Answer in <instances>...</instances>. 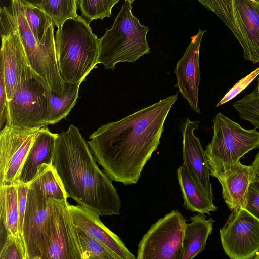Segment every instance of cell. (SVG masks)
<instances>
[{
  "mask_svg": "<svg viewBox=\"0 0 259 259\" xmlns=\"http://www.w3.org/2000/svg\"><path fill=\"white\" fill-rule=\"evenodd\" d=\"M58 135L51 132L47 127L39 130L16 181L28 184L35 177L39 166L53 164Z\"/></svg>",
  "mask_w": 259,
  "mask_h": 259,
  "instance_id": "ac0fdd59",
  "label": "cell"
},
{
  "mask_svg": "<svg viewBox=\"0 0 259 259\" xmlns=\"http://www.w3.org/2000/svg\"><path fill=\"white\" fill-rule=\"evenodd\" d=\"M7 104V96L6 90L3 74L0 69V128L6 120V112Z\"/></svg>",
  "mask_w": 259,
  "mask_h": 259,
  "instance_id": "836d02e7",
  "label": "cell"
},
{
  "mask_svg": "<svg viewBox=\"0 0 259 259\" xmlns=\"http://www.w3.org/2000/svg\"><path fill=\"white\" fill-rule=\"evenodd\" d=\"M199 121L186 118L181 126L183 135V165L191 172L199 185L213 200L212 185L209 180L210 171L205 151L194 131L199 127Z\"/></svg>",
  "mask_w": 259,
  "mask_h": 259,
  "instance_id": "9a60e30c",
  "label": "cell"
},
{
  "mask_svg": "<svg viewBox=\"0 0 259 259\" xmlns=\"http://www.w3.org/2000/svg\"><path fill=\"white\" fill-rule=\"evenodd\" d=\"M10 6L29 65L47 82L51 91L62 94L65 82L58 68L53 24L50 25L43 38L39 41L28 25L19 0H11Z\"/></svg>",
  "mask_w": 259,
  "mask_h": 259,
  "instance_id": "52a82bcc",
  "label": "cell"
},
{
  "mask_svg": "<svg viewBox=\"0 0 259 259\" xmlns=\"http://www.w3.org/2000/svg\"><path fill=\"white\" fill-rule=\"evenodd\" d=\"M206 8L214 12L230 29L241 47L243 38L240 29L235 0H198Z\"/></svg>",
  "mask_w": 259,
  "mask_h": 259,
  "instance_id": "cb8c5ba5",
  "label": "cell"
},
{
  "mask_svg": "<svg viewBox=\"0 0 259 259\" xmlns=\"http://www.w3.org/2000/svg\"><path fill=\"white\" fill-rule=\"evenodd\" d=\"M206 30L199 29L191 37V42L183 56L177 62L174 73L177 77L176 86L191 108L200 113L198 107V90L200 82L199 63V51L201 40Z\"/></svg>",
  "mask_w": 259,
  "mask_h": 259,
  "instance_id": "4fadbf2b",
  "label": "cell"
},
{
  "mask_svg": "<svg viewBox=\"0 0 259 259\" xmlns=\"http://www.w3.org/2000/svg\"><path fill=\"white\" fill-rule=\"evenodd\" d=\"M257 1L258 2V3H259V0H257Z\"/></svg>",
  "mask_w": 259,
  "mask_h": 259,
  "instance_id": "60d3db41",
  "label": "cell"
},
{
  "mask_svg": "<svg viewBox=\"0 0 259 259\" xmlns=\"http://www.w3.org/2000/svg\"><path fill=\"white\" fill-rule=\"evenodd\" d=\"M80 85L65 83V90L61 94L50 90L49 125L55 124L66 118L76 103Z\"/></svg>",
  "mask_w": 259,
  "mask_h": 259,
  "instance_id": "603a6c76",
  "label": "cell"
},
{
  "mask_svg": "<svg viewBox=\"0 0 259 259\" xmlns=\"http://www.w3.org/2000/svg\"><path fill=\"white\" fill-rule=\"evenodd\" d=\"M96 162L77 127L71 124L58 135L53 164L68 197L99 216L119 215L121 202L113 180Z\"/></svg>",
  "mask_w": 259,
  "mask_h": 259,
  "instance_id": "7a4b0ae2",
  "label": "cell"
},
{
  "mask_svg": "<svg viewBox=\"0 0 259 259\" xmlns=\"http://www.w3.org/2000/svg\"><path fill=\"white\" fill-rule=\"evenodd\" d=\"M220 235L231 259H252L259 252V220L246 209L232 210Z\"/></svg>",
  "mask_w": 259,
  "mask_h": 259,
  "instance_id": "30bf717a",
  "label": "cell"
},
{
  "mask_svg": "<svg viewBox=\"0 0 259 259\" xmlns=\"http://www.w3.org/2000/svg\"><path fill=\"white\" fill-rule=\"evenodd\" d=\"M254 259H259V252L256 255L254 258Z\"/></svg>",
  "mask_w": 259,
  "mask_h": 259,
  "instance_id": "8d00e7d4",
  "label": "cell"
},
{
  "mask_svg": "<svg viewBox=\"0 0 259 259\" xmlns=\"http://www.w3.org/2000/svg\"><path fill=\"white\" fill-rule=\"evenodd\" d=\"M89 23L78 15L66 20L58 28L56 52L65 83L81 84L97 64L99 39L92 32Z\"/></svg>",
  "mask_w": 259,
  "mask_h": 259,
  "instance_id": "3957f363",
  "label": "cell"
},
{
  "mask_svg": "<svg viewBox=\"0 0 259 259\" xmlns=\"http://www.w3.org/2000/svg\"><path fill=\"white\" fill-rule=\"evenodd\" d=\"M50 89L29 65L18 90L7 101V125L24 128L47 127Z\"/></svg>",
  "mask_w": 259,
  "mask_h": 259,
  "instance_id": "8992f818",
  "label": "cell"
},
{
  "mask_svg": "<svg viewBox=\"0 0 259 259\" xmlns=\"http://www.w3.org/2000/svg\"><path fill=\"white\" fill-rule=\"evenodd\" d=\"M15 184L18 196V207L19 212V231L22 237L23 222L26 208L27 195L29 187L27 184L19 181L14 182Z\"/></svg>",
  "mask_w": 259,
  "mask_h": 259,
  "instance_id": "1f68e13d",
  "label": "cell"
},
{
  "mask_svg": "<svg viewBox=\"0 0 259 259\" xmlns=\"http://www.w3.org/2000/svg\"><path fill=\"white\" fill-rule=\"evenodd\" d=\"M240 29L243 38V57L259 62V3L250 0H235Z\"/></svg>",
  "mask_w": 259,
  "mask_h": 259,
  "instance_id": "e0dca14e",
  "label": "cell"
},
{
  "mask_svg": "<svg viewBox=\"0 0 259 259\" xmlns=\"http://www.w3.org/2000/svg\"><path fill=\"white\" fill-rule=\"evenodd\" d=\"M48 201L35 190L29 188L22 234L27 259L44 258Z\"/></svg>",
  "mask_w": 259,
  "mask_h": 259,
  "instance_id": "7c38bea8",
  "label": "cell"
},
{
  "mask_svg": "<svg viewBox=\"0 0 259 259\" xmlns=\"http://www.w3.org/2000/svg\"><path fill=\"white\" fill-rule=\"evenodd\" d=\"M177 174L184 200L183 205L187 210L209 215L217 210L213 200L185 165L180 166Z\"/></svg>",
  "mask_w": 259,
  "mask_h": 259,
  "instance_id": "d6986e66",
  "label": "cell"
},
{
  "mask_svg": "<svg viewBox=\"0 0 259 259\" xmlns=\"http://www.w3.org/2000/svg\"><path fill=\"white\" fill-rule=\"evenodd\" d=\"M44 0H19L22 5H29L39 8Z\"/></svg>",
  "mask_w": 259,
  "mask_h": 259,
  "instance_id": "e575fe53",
  "label": "cell"
},
{
  "mask_svg": "<svg viewBox=\"0 0 259 259\" xmlns=\"http://www.w3.org/2000/svg\"><path fill=\"white\" fill-rule=\"evenodd\" d=\"M131 3L125 1L112 27L99 39L97 64L113 70L120 62L134 63L150 52L147 41L149 31L132 12Z\"/></svg>",
  "mask_w": 259,
  "mask_h": 259,
  "instance_id": "277c9868",
  "label": "cell"
},
{
  "mask_svg": "<svg viewBox=\"0 0 259 259\" xmlns=\"http://www.w3.org/2000/svg\"><path fill=\"white\" fill-rule=\"evenodd\" d=\"M248 212L259 220V178L252 182L249 187L246 208Z\"/></svg>",
  "mask_w": 259,
  "mask_h": 259,
  "instance_id": "d6a6232c",
  "label": "cell"
},
{
  "mask_svg": "<svg viewBox=\"0 0 259 259\" xmlns=\"http://www.w3.org/2000/svg\"><path fill=\"white\" fill-rule=\"evenodd\" d=\"M186 220L172 210L152 224L138 245V259H180Z\"/></svg>",
  "mask_w": 259,
  "mask_h": 259,
  "instance_id": "9c48e42d",
  "label": "cell"
},
{
  "mask_svg": "<svg viewBox=\"0 0 259 259\" xmlns=\"http://www.w3.org/2000/svg\"><path fill=\"white\" fill-rule=\"evenodd\" d=\"M0 220L7 235L21 236L19 231L17 192L14 182L0 184Z\"/></svg>",
  "mask_w": 259,
  "mask_h": 259,
  "instance_id": "7402d4cb",
  "label": "cell"
},
{
  "mask_svg": "<svg viewBox=\"0 0 259 259\" xmlns=\"http://www.w3.org/2000/svg\"><path fill=\"white\" fill-rule=\"evenodd\" d=\"M67 199H50L44 259H84L77 226Z\"/></svg>",
  "mask_w": 259,
  "mask_h": 259,
  "instance_id": "ba28073f",
  "label": "cell"
},
{
  "mask_svg": "<svg viewBox=\"0 0 259 259\" xmlns=\"http://www.w3.org/2000/svg\"><path fill=\"white\" fill-rule=\"evenodd\" d=\"M250 1H252V2H255V3H258V2L257 1V0H250Z\"/></svg>",
  "mask_w": 259,
  "mask_h": 259,
  "instance_id": "ab89813d",
  "label": "cell"
},
{
  "mask_svg": "<svg viewBox=\"0 0 259 259\" xmlns=\"http://www.w3.org/2000/svg\"><path fill=\"white\" fill-rule=\"evenodd\" d=\"M77 229L84 259H115L101 243L87 235L78 226Z\"/></svg>",
  "mask_w": 259,
  "mask_h": 259,
  "instance_id": "f1b7e54d",
  "label": "cell"
},
{
  "mask_svg": "<svg viewBox=\"0 0 259 259\" xmlns=\"http://www.w3.org/2000/svg\"><path fill=\"white\" fill-rule=\"evenodd\" d=\"M125 1H128V2H130L131 4H132V3H133V2L135 0H125Z\"/></svg>",
  "mask_w": 259,
  "mask_h": 259,
  "instance_id": "f35d334b",
  "label": "cell"
},
{
  "mask_svg": "<svg viewBox=\"0 0 259 259\" xmlns=\"http://www.w3.org/2000/svg\"><path fill=\"white\" fill-rule=\"evenodd\" d=\"M178 93L109 122L91 134L88 143L96 161L113 180L136 184L160 144L164 122Z\"/></svg>",
  "mask_w": 259,
  "mask_h": 259,
  "instance_id": "6da1fadb",
  "label": "cell"
},
{
  "mask_svg": "<svg viewBox=\"0 0 259 259\" xmlns=\"http://www.w3.org/2000/svg\"><path fill=\"white\" fill-rule=\"evenodd\" d=\"M258 81V82H257V89H258V91H259V77H258V81Z\"/></svg>",
  "mask_w": 259,
  "mask_h": 259,
  "instance_id": "74e56055",
  "label": "cell"
},
{
  "mask_svg": "<svg viewBox=\"0 0 259 259\" xmlns=\"http://www.w3.org/2000/svg\"><path fill=\"white\" fill-rule=\"evenodd\" d=\"M0 259H27L26 247L21 236L6 234L1 245Z\"/></svg>",
  "mask_w": 259,
  "mask_h": 259,
  "instance_id": "f546056e",
  "label": "cell"
},
{
  "mask_svg": "<svg viewBox=\"0 0 259 259\" xmlns=\"http://www.w3.org/2000/svg\"><path fill=\"white\" fill-rule=\"evenodd\" d=\"M251 165L254 169L256 177L259 178V151L256 155Z\"/></svg>",
  "mask_w": 259,
  "mask_h": 259,
  "instance_id": "d590c367",
  "label": "cell"
},
{
  "mask_svg": "<svg viewBox=\"0 0 259 259\" xmlns=\"http://www.w3.org/2000/svg\"><path fill=\"white\" fill-rule=\"evenodd\" d=\"M47 201L53 198L67 199V192L53 164H42L37 169L34 178L27 184Z\"/></svg>",
  "mask_w": 259,
  "mask_h": 259,
  "instance_id": "44dd1931",
  "label": "cell"
},
{
  "mask_svg": "<svg viewBox=\"0 0 259 259\" xmlns=\"http://www.w3.org/2000/svg\"><path fill=\"white\" fill-rule=\"evenodd\" d=\"M21 6L25 18L34 37L37 40H41L52 23L51 19L39 8L29 5Z\"/></svg>",
  "mask_w": 259,
  "mask_h": 259,
  "instance_id": "83f0119b",
  "label": "cell"
},
{
  "mask_svg": "<svg viewBox=\"0 0 259 259\" xmlns=\"http://www.w3.org/2000/svg\"><path fill=\"white\" fill-rule=\"evenodd\" d=\"M252 166L239 162L217 178L222 188V196L232 211L245 209L248 190L256 179Z\"/></svg>",
  "mask_w": 259,
  "mask_h": 259,
  "instance_id": "2e32d148",
  "label": "cell"
},
{
  "mask_svg": "<svg viewBox=\"0 0 259 259\" xmlns=\"http://www.w3.org/2000/svg\"><path fill=\"white\" fill-rule=\"evenodd\" d=\"M77 4L78 0H44L39 8L58 28L66 20L78 16Z\"/></svg>",
  "mask_w": 259,
  "mask_h": 259,
  "instance_id": "d4e9b609",
  "label": "cell"
},
{
  "mask_svg": "<svg viewBox=\"0 0 259 259\" xmlns=\"http://www.w3.org/2000/svg\"><path fill=\"white\" fill-rule=\"evenodd\" d=\"M239 117L259 128V91L257 87L233 104Z\"/></svg>",
  "mask_w": 259,
  "mask_h": 259,
  "instance_id": "4316f807",
  "label": "cell"
},
{
  "mask_svg": "<svg viewBox=\"0 0 259 259\" xmlns=\"http://www.w3.org/2000/svg\"><path fill=\"white\" fill-rule=\"evenodd\" d=\"M74 223L87 235L101 243L115 259H135L120 238L101 221L99 215L80 205L69 204Z\"/></svg>",
  "mask_w": 259,
  "mask_h": 259,
  "instance_id": "5bb4252c",
  "label": "cell"
},
{
  "mask_svg": "<svg viewBox=\"0 0 259 259\" xmlns=\"http://www.w3.org/2000/svg\"><path fill=\"white\" fill-rule=\"evenodd\" d=\"M258 76H259V67L236 83L217 103L216 107L222 105L232 100L247 87Z\"/></svg>",
  "mask_w": 259,
  "mask_h": 259,
  "instance_id": "4dcf8cb0",
  "label": "cell"
},
{
  "mask_svg": "<svg viewBox=\"0 0 259 259\" xmlns=\"http://www.w3.org/2000/svg\"><path fill=\"white\" fill-rule=\"evenodd\" d=\"M190 220L186 225L180 259L193 258L203 251L212 231L214 220H207L204 214L198 213Z\"/></svg>",
  "mask_w": 259,
  "mask_h": 259,
  "instance_id": "ffe728a7",
  "label": "cell"
},
{
  "mask_svg": "<svg viewBox=\"0 0 259 259\" xmlns=\"http://www.w3.org/2000/svg\"><path fill=\"white\" fill-rule=\"evenodd\" d=\"M40 128H24L6 124L1 130L0 184H9L18 179Z\"/></svg>",
  "mask_w": 259,
  "mask_h": 259,
  "instance_id": "8fae6325",
  "label": "cell"
},
{
  "mask_svg": "<svg viewBox=\"0 0 259 259\" xmlns=\"http://www.w3.org/2000/svg\"><path fill=\"white\" fill-rule=\"evenodd\" d=\"M120 0H78L82 16L88 22L110 17L113 6Z\"/></svg>",
  "mask_w": 259,
  "mask_h": 259,
  "instance_id": "484cf974",
  "label": "cell"
},
{
  "mask_svg": "<svg viewBox=\"0 0 259 259\" xmlns=\"http://www.w3.org/2000/svg\"><path fill=\"white\" fill-rule=\"evenodd\" d=\"M213 137L205 150L210 175L217 179L259 148V132L247 130L221 112L213 119Z\"/></svg>",
  "mask_w": 259,
  "mask_h": 259,
  "instance_id": "5b68a950",
  "label": "cell"
}]
</instances>
